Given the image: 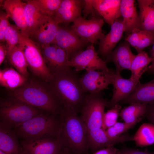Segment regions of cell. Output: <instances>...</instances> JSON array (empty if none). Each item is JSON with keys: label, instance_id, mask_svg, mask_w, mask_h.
<instances>
[{"label": "cell", "instance_id": "1", "mask_svg": "<svg viewBox=\"0 0 154 154\" xmlns=\"http://www.w3.org/2000/svg\"><path fill=\"white\" fill-rule=\"evenodd\" d=\"M70 67L50 70L52 78L48 83L63 107L78 114L81 111L87 94L83 90L77 72Z\"/></svg>", "mask_w": 154, "mask_h": 154}, {"label": "cell", "instance_id": "2", "mask_svg": "<svg viewBox=\"0 0 154 154\" xmlns=\"http://www.w3.org/2000/svg\"><path fill=\"white\" fill-rule=\"evenodd\" d=\"M10 97L25 102L45 112L59 114L63 106L49 84L34 80L11 90Z\"/></svg>", "mask_w": 154, "mask_h": 154}, {"label": "cell", "instance_id": "3", "mask_svg": "<svg viewBox=\"0 0 154 154\" xmlns=\"http://www.w3.org/2000/svg\"><path fill=\"white\" fill-rule=\"evenodd\" d=\"M59 135L64 146L73 154H88V130L81 117L70 109L63 107L60 112Z\"/></svg>", "mask_w": 154, "mask_h": 154}, {"label": "cell", "instance_id": "4", "mask_svg": "<svg viewBox=\"0 0 154 154\" xmlns=\"http://www.w3.org/2000/svg\"><path fill=\"white\" fill-rule=\"evenodd\" d=\"M60 127V113L44 111L13 129L21 139H43L57 137Z\"/></svg>", "mask_w": 154, "mask_h": 154}, {"label": "cell", "instance_id": "5", "mask_svg": "<svg viewBox=\"0 0 154 154\" xmlns=\"http://www.w3.org/2000/svg\"><path fill=\"white\" fill-rule=\"evenodd\" d=\"M45 111L11 97L0 102V122L12 128Z\"/></svg>", "mask_w": 154, "mask_h": 154}, {"label": "cell", "instance_id": "6", "mask_svg": "<svg viewBox=\"0 0 154 154\" xmlns=\"http://www.w3.org/2000/svg\"><path fill=\"white\" fill-rule=\"evenodd\" d=\"M18 45L24 53L32 73L48 83L52 75L44 60L38 45L29 37L20 33Z\"/></svg>", "mask_w": 154, "mask_h": 154}, {"label": "cell", "instance_id": "7", "mask_svg": "<svg viewBox=\"0 0 154 154\" xmlns=\"http://www.w3.org/2000/svg\"><path fill=\"white\" fill-rule=\"evenodd\" d=\"M108 102L99 93L87 94L80 113L88 131L102 128L104 110Z\"/></svg>", "mask_w": 154, "mask_h": 154}, {"label": "cell", "instance_id": "8", "mask_svg": "<svg viewBox=\"0 0 154 154\" xmlns=\"http://www.w3.org/2000/svg\"><path fill=\"white\" fill-rule=\"evenodd\" d=\"M104 23V19L100 17L87 19L81 16L73 22L70 28L81 38L93 45L105 36L102 31Z\"/></svg>", "mask_w": 154, "mask_h": 154}, {"label": "cell", "instance_id": "9", "mask_svg": "<svg viewBox=\"0 0 154 154\" xmlns=\"http://www.w3.org/2000/svg\"><path fill=\"white\" fill-rule=\"evenodd\" d=\"M67 66L74 68L77 72L84 70L104 71L110 70L107 67L106 62L99 56L92 44L89 45L86 50L79 52L69 60Z\"/></svg>", "mask_w": 154, "mask_h": 154}, {"label": "cell", "instance_id": "10", "mask_svg": "<svg viewBox=\"0 0 154 154\" xmlns=\"http://www.w3.org/2000/svg\"><path fill=\"white\" fill-rule=\"evenodd\" d=\"M20 142L23 149L21 154H60L64 146L59 135L46 139H22Z\"/></svg>", "mask_w": 154, "mask_h": 154}, {"label": "cell", "instance_id": "11", "mask_svg": "<svg viewBox=\"0 0 154 154\" xmlns=\"http://www.w3.org/2000/svg\"><path fill=\"white\" fill-rule=\"evenodd\" d=\"M115 73L111 69L109 71H86L80 78L83 91L92 94L100 93L112 84Z\"/></svg>", "mask_w": 154, "mask_h": 154}, {"label": "cell", "instance_id": "12", "mask_svg": "<svg viewBox=\"0 0 154 154\" xmlns=\"http://www.w3.org/2000/svg\"><path fill=\"white\" fill-rule=\"evenodd\" d=\"M88 43L80 38L70 28L58 25L56 35L52 44L64 50L69 60L82 50Z\"/></svg>", "mask_w": 154, "mask_h": 154}, {"label": "cell", "instance_id": "13", "mask_svg": "<svg viewBox=\"0 0 154 154\" xmlns=\"http://www.w3.org/2000/svg\"><path fill=\"white\" fill-rule=\"evenodd\" d=\"M133 136L127 134L118 137L111 138L102 128L94 129L87 132V143L89 149L93 153L102 148L114 145L117 143L132 141Z\"/></svg>", "mask_w": 154, "mask_h": 154}, {"label": "cell", "instance_id": "14", "mask_svg": "<svg viewBox=\"0 0 154 154\" xmlns=\"http://www.w3.org/2000/svg\"><path fill=\"white\" fill-rule=\"evenodd\" d=\"M84 0H62L58 10L51 17L58 24H68L81 16Z\"/></svg>", "mask_w": 154, "mask_h": 154}, {"label": "cell", "instance_id": "15", "mask_svg": "<svg viewBox=\"0 0 154 154\" xmlns=\"http://www.w3.org/2000/svg\"><path fill=\"white\" fill-rule=\"evenodd\" d=\"M139 81L130 77L126 79L120 73H115L112 83L113 86V94L107 107L112 108L129 96L135 90Z\"/></svg>", "mask_w": 154, "mask_h": 154}, {"label": "cell", "instance_id": "16", "mask_svg": "<svg viewBox=\"0 0 154 154\" xmlns=\"http://www.w3.org/2000/svg\"><path fill=\"white\" fill-rule=\"evenodd\" d=\"M2 6L23 35L29 37L24 2L20 0H6Z\"/></svg>", "mask_w": 154, "mask_h": 154}, {"label": "cell", "instance_id": "17", "mask_svg": "<svg viewBox=\"0 0 154 154\" xmlns=\"http://www.w3.org/2000/svg\"><path fill=\"white\" fill-rule=\"evenodd\" d=\"M124 32L121 17L116 20L111 26L110 32L100 40L98 53L106 57L113 51L121 39Z\"/></svg>", "mask_w": 154, "mask_h": 154}, {"label": "cell", "instance_id": "18", "mask_svg": "<svg viewBox=\"0 0 154 154\" xmlns=\"http://www.w3.org/2000/svg\"><path fill=\"white\" fill-rule=\"evenodd\" d=\"M58 25L51 17H46L29 37L39 46L51 44L55 38Z\"/></svg>", "mask_w": 154, "mask_h": 154}, {"label": "cell", "instance_id": "19", "mask_svg": "<svg viewBox=\"0 0 154 154\" xmlns=\"http://www.w3.org/2000/svg\"><path fill=\"white\" fill-rule=\"evenodd\" d=\"M136 55L131 52L130 44L126 41L120 43L106 57L107 62L112 61L115 64L117 73L124 69H130Z\"/></svg>", "mask_w": 154, "mask_h": 154}, {"label": "cell", "instance_id": "20", "mask_svg": "<svg viewBox=\"0 0 154 154\" xmlns=\"http://www.w3.org/2000/svg\"><path fill=\"white\" fill-rule=\"evenodd\" d=\"M121 0H92V4L97 14L111 26L121 17Z\"/></svg>", "mask_w": 154, "mask_h": 154}, {"label": "cell", "instance_id": "21", "mask_svg": "<svg viewBox=\"0 0 154 154\" xmlns=\"http://www.w3.org/2000/svg\"><path fill=\"white\" fill-rule=\"evenodd\" d=\"M13 128L0 122V150L8 154H21L23 149Z\"/></svg>", "mask_w": 154, "mask_h": 154}, {"label": "cell", "instance_id": "22", "mask_svg": "<svg viewBox=\"0 0 154 154\" xmlns=\"http://www.w3.org/2000/svg\"><path fill=\"white\" fill-rule=\"evenodd\" d=\"M133 0H121L120 12L124 32L130 34L135 29L139 27V19Z\"/></svg>", "mask_w": 154, "mask_h": 154}, {"label": "cell", "instance_id": "23", "mask_svg": "<svg viewBox=\"0 0 154 154\" xmlns=\"http://www.w3.org/2000/svg\"><path fill=\"white\" fill-rule=\"evenodd\" d=\"M121 101L130 104L135 103L154 104V78L145 84L139 83L133 91Z\"/></svg>", "mask_w": 154, "mask_h": 154}, {"label": "cell", "instance_id": "24", "mask_svg": "<svg viewBox=\"0 0 154 154\" xmlns=\"http://www.w3.org/2000/svg\"><path fill=\"white\" fill-rule=\"evenodd\" d=\"M139 29L154 33V0H138Z\"/></svg>", "mask_w": 154, "mask_h": 154}, {"label": "cell", "instance_id": "25", "mask_svg": "<svg viewBox=\"0 0 154 154\" xmlns=\"http://www.w3.org/2000/svg\"><path fill=\"white\" fill-rule=\"evenodd\" d=\"M125 40L133 47L137 52L154 43V33L139 29H134L127 35Z\"/></svg>", "mask_w": 154, "mask_h": 154}, {"label": "cell", "instance_id": "26", "mask_svg": "<svg viewBox=\"0 0 154 154\" xmlns=\"http://www.w3.org/2000/svg\"><path fill=\"white\" fill-rule=\"evenodd\" d=\"M28 79L16 70L7 68L0 70L1 85L10 90L18 88L25 84Z\"/></svg>", "mask_w": 154, "mask_h": 154}, {"label": "cell", "instance_id": "27", "mask_svg": "<svg viewBox=\"0 0 154 154\" xmlns=\"http://www.w3.org/2000/svg\"><path fill=\"white\" fill-rule=\"evenodd\" d=\"M24 2L30 37L42 21L48 17L38 8L33 0H26Z\"/></svg>", "mask_w": 154, "mask_h": 154}, {"label": "cell", "instance_id": "28", "mask_svg": "<svg viewBox=\"0 0 154 154\" xmlns=\"http://www.w3.org/2000/svg\"><path fill=\"white\" fill-rule=\"evenodd\" d=\"M134 141L137 146L144 147L154 144V124L145 123L139 127L134 135Z\"/></svg>", "mask_w": 154, "mask_h": 154}, {"label": "cell", "instance_id": "29", "mask_svg": "<svg viewBox=\"0 0 154 154\" xmlns=\"http://www.w3.org/2000/svg\"><path fill=\"white\" fill-rule=\"evenodd\" d=\"M148 105L140 103H132L121 110L119 116L124 122H133L141 117L146 115Z\"/></svg>", "mask_w": 154, "mask_h": 154}, {"label": "cell", "instance_id": "30", "mask_svg": "<svg viewBox=\"0 0 154 154\" xmlns=\"http://www.w3.org/2000/svg\"><path fill=\"white\" fill-rule=\"evenodd\" d=\"M152 61L151 58L145 51L138 53L133 59L129 69L131 72V77L139 81L141 75L147 70L148 65Z\"/></svg>", "mask_w": 154, "mask_h": 154}, {"label": "cell", "instance_id": "31", "mask_svg": "<svg viewBox=\"0 0 154 154\" xmlns=\"http://www.w3.org/2000/svg\"><path fill=\"white\" fill-rule=\"evenodd\" d=\"M9 59L16 70L28 79V64L24 53L18 44L12 51Z\"/></svg>", "mask_w": 154, "mask_h": 154}, {"label": "cell", "instance_id": "32", "mask_svg": "<svg viewBox=\"0 0 154 154\" xmlns=\"http://www.w3.org/2000/svg\"><path fill=\"white\" fill-rule=\"evenodd\" d=\"M20 33L19 30L15 25L10 24L7 29L4 38L8 59L13 49L19 44Z\"/></svg>", "mask_w": 154, "mask_h": 154}, {"label": "cell", "instance_id": "33", "mask_svg": "<svg viewBox=\"0 0 154 154\" xmlns=\"http://www.w3.org/2000/svg\"><path fill=\"white\" fill-rule=\"evenodd\" d=\"M62 0H33V1L46 16L52 17L58 10Z\"/></svg>", "mask_w": 154, "mask_h": 154}, {"label": "cell", "instance_id": "34", "mask_svg": "<svg viewBox=\"0 0 154 154\" xmlns=\"http://www.w3.org/2000/svg\"><path fill=\"white\" fill-rule=\"evenodd\" d=\"M140 117L131 123L117 122L112 126L106 130L107 135L110 138H115L122 135L129 129L133 127L137 123L141 121Z\"/></svg>", "mask_w": 154, "mask_h": 154}, {"label": "cell", "instance_id": "35", "mask_svg": "<svg viewBox=\"0 0 154 154\" xmlns=\"http://www.w3.org/2000/svg\"><path fill=\"white\" fill-rule=\"evenodd\" d=\"M121 106L118 104L104 114L102 128L106 130L117 122L121 111Z\"/></svg>", "mask_w": 154, "mask_h": 154}, {"label": "cell", "instance_id": "36", "mask_svg": "<svg viewBox=\"0 0 154 154\" xmlns=\"http://www.w3.org/2000/svg\"><path fill=\"white\" fill-rule=\"evenodd\" d=\"M57 46L53 44L39 46L44 60L49 69L52 66Z\"/></svg>", "mask_w": 154, "mask_h": 154}, {"label": "cell", "instance_id": "37", "mask_svg": "<svg viewBox=\"0 0 154 154\" xmlns=\"http://www.w3.org/2000/svg\"><path fill=\"white\" fill-rule=\"evenodd\" d=\"M68 60L65 51L57 46L53 65L49 69H61L68 67L67 62Z\"/></svg>", "mask_w": 154, "mask_h": 154}, {"label": "cell", "instance_id": "38", "mask_svg": "<svg viewBox=\"0 0 154 154\" xmlns=\"http://www.w3.org/2000/svg\"><path fill=\"white\" fill-rule=\"evenodd\" d=\"M7 14L3 11L0 13V42H5V36L8 27L10 24Z\"/></svg>", "mask_w": 154, "mask_h": 154}, {"label": "cell", "instance_id": "39", "mask_svg": "<svg viewBox=\"0 0 154 154\" xmlns=\"http://www.w3.org/2000/svg\"><path fill=\"white\" fill-rule=\"evenodd\" d=\"M84 3L82 10L84 17L86 18L89 14H91L94 17H96L98 15L94 9L92 4V0H84Z\"/></svg>", "mask_w": 154, "mask_h": 154}, {"label": "cell", "instance_id": "40", "mask_svg": "<svg viewBox=\"0 0 154 154\" xmlns=\"http://www.w3.org/2000/svg\"><path fill=\"white\" fill-rule=\"evenodd\" d=\"M119 153L120 154H154V152H150L147 149L142 151L125 147H123L119 150Z\"/></svg>", "mask_w": 154, "mask_h": 154}, {"label": "cell", "instance_id": "41", "mask_svg": "<svg viewBox=\"0 0 154 154\" xmlns=\"http://www.w3.org/2000/svg\"><path fill=\"white\" fill-rule=\"evenodd\" d=\"M119 152V150L114 146H110L101 149L92 154H117Z\"/></svg>", "mask_w": 154, "mask_h": 154}, {"label": "cell", "instance_id": "42", "mask_svg": "<svg viewBox=\"0 0 154 154\" xmlns=\"http://www.w3.org/2000/svg\"><path fill=\"white\" fill-rule=\"evenodd\" d=\"M7 49L4 42H0V65H1L4 61L5 56H7Z\"/></svg>", "mask_w": 154, "mask_h": 154}, {"label": "cell", "instance_id": "43", "mask_svg": "<svg viewBox=\"0 0 154 154\" xmlns=\"http://www.w3.org/2000/svg\"><path fill=\"white\" fill-rule=\"evenodd\" d=\"M150 52L151 57L152 59V61L151 65L148 67L147 70H148L150 72L154 74V43L153 44Z\"/></svg>", "mask_w": 154, "mask_h": 154}, {"label": "cell", "instance_id": "44", "mask_svg": "<svg viewBox=\"0 0 154 154\" xmlns=\"http://www.w3.org/2000/svg\"><path fill=\"white\" fill-rule=\"evenodd\" d=\"M147 114L154 115V104H148Z\"/></svg>", "mask_w": 154, "mask_h": 154}, {"label": "cell", "instance_id": "45", "mask_svg": "<svg viewBox=\"0 0 154 154\" xmlns=\"http://www.w3.org/2000/svg\"><path fill=\"white\" fill-rule=\"evenodd\" d=\"M147 118L151 122L154 124V115L147 114L146 115Z\"/></svg>", "mask_w": 154, "mask_h": 154}, {"label": "cell", "instance_id": "46", "mask_svg": "<svg viewBox=\"0 0 154 154\" xmlns=\"http://www.w3.org/2000/svg\"><path fill=\"white\" fill-rule=\"evenodd\" d=\"M60 154H73L70 152L68 149L64 146Z\"/></svg>", "mask_w": 154, "mask_h": 154}, {"label": "cell", "instance_id": "47", "mask_svg": "<svg viewBox=\"0 0 154 154\" xmlns=\"http://www.w3.org/2000/svg\"><path fill=\"white\" fill-rule=\"evenodd\" d=\"M0 154H8L5 153L1 151L0 150Z\"/></svg>", "mask_w": 154, "mask_h": 154}, {"label": "cell", "instance_id": "48", "mask_svg": "<svg viewBox=\"0 0 154 154\" xmlns=\"http://www.w3.org/2000/svg\"><path fill=\"white\" fill-rule=\"evenodd\" d=\"M117 154H119V153H118Z\"/></svg>", "mask_w": 154, "mask_h": 154}, {"label": "cell", "instance_id": "49", "mask_svg": "<svg viewBox=\"0 0 154 154\" xmlns=\"http://www.w3.org/2000/svg\"></svg>", "mask_w": 154, "mask_h": 154}]
</instances>
